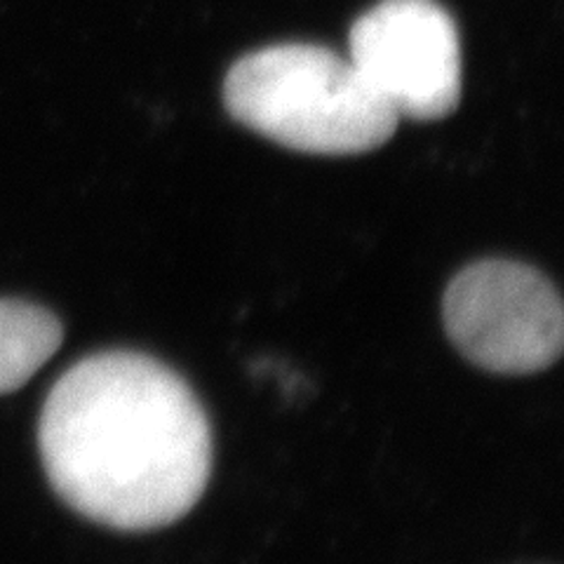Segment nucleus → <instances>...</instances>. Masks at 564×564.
<instances>
[{"instance_id": "f257e3e1", "label": "nucleus", "mask_w": 564, "mask_h": 564, "mask_svg": "<svg viewBox=\"0 0 564 564\" xmlns=\"http://www.w3.org/2000/svg\"><path fill=\"white\" fill-rule=\"evenodd\" d=\"M39 443L62 501L122 532L184 518L209 480L203 404L180 375L141 352H97L64 372L45 400Z\"/></svg>"}, {"instance_id": "f03ea898", "label": "nucleus", "mask_w": 564, "mask_h": 564, "mask_svg": "<svg viewBox=\"0 0 564 564\" xmlns=\"http://www.w3.org/2000/svg\"><path fill=\"white\" fill-rule=\"evenodd\" d=\"M224 101L242 126L315 155L379 149L400 120L350 59L317 45H275L242 57L228 70Z\"/></svg>"}, {"instance_id": "7ed1b4c3", "label": "nucleus", "mask_w": 564, "mask_h": 564, "mask_svg": "<svg viewBox=\"0 0 564 564\" xmlns=\"http://www.w3.org/2000/svg\"><path fill=\"white\" fill-rule=\"evenodd\" d=\"M443 315L452 344L487 372H541L562 352L560 294L549 278L527 263H470L449 282Z\"/></svg>"}, {"instance_id": "20e7f679", "label": "nucleus", "mask_w": 564, "mask_h": 564, "mask_svg": "<svg viewBox=\"0 0 564 564\" xmlns=\"http://www.w3.org/2000/svg\"><path fill=\"white\" fill-rule=\"evenodd\" d=\"M350 62L391 109L440 120L462 99V45L435 0H383L350 29Z\"/></svg>"}, {"instance_id": "39448f33", "label": "nucleus", "mask_w": 564, "mask_h": 564, "mask_svg": "<svg viewBox=\"0 0 564 564\" xmlns=\"http://www.w3.org/2000/svg\"><path fill=\"white\" fill-rule=\"evenodd\" d=\"M59 317L43 306L0 299V395L22 388L62 346Z\"/></svg>"}]
</instances>
